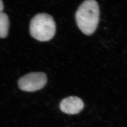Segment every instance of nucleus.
<instances>
[{
    "instance_id": "obj_1",
    "label": "nucleus",
    "mask_w": 127,
    "mask_h": 127,
    "mask_svg": "<svg viewBox=\"0 0 127 127\" xmlns=\"http://www.w3.org/2000/svg\"><path fill=\"white\" fill-rule=\"evenodd\" d=\"M99 8L95 0H86L76 11L77 25L84 34L90 35L97 27L99 20Z\"/></svg>"
},
{
    "instance_id": "obj_2",
    "label": "nucleus",
    "mask_w": 127,
    "mask_h": 127,
    "mask_svg": "<svg viewBox=\"0 0 127 127\" xmlns=\"http://www.w3.org/2000/svg\"><path fill=\"white\" fill-rule=\"evenodd\" d=\"M29 29L30 34L34 39L40 41H47L54 36L56 25L50 15L39 13L32 18Z\"/></svg>"
},
{
    "instance_id": "obj_3",
    "label": "nucleus",
    "mask_w": 127,
    "mask_h": 127,
    "mask_svg": "<svg viewBox=\"0 0 127 127\" xmlns=\"http://www.w3.org/2000/svg\"><path fill=\"white\" fill-rule=\"evenodd\" d=\"M47 82V77L45 73L33 72L29 73L20 78L18 86L22 91L34 92L41 90Z\"/></svg>"
},
{
    "instance_id": "obj_4",
    "label": "nucleus",
    "mask_w": 127,
    "mask_h": 127,
    "mask_svg": "<svg viewBox=\"0 0 127 127\" xmlns=\"http://www.w3.org/2000/svg\"><path fill=\"white\" fill-rule=\"evenodd\" d=\"M59 107L61 111L65 114H75L82 111L84 107V104L80 98L71 96L62 100Z\"/></svg>"
},
{
    "instance_id": "obj_5",
    "label": "nucleus",
    "mask_w": 127,
    "mask_h": 127,
    "mask_svg": "<svg viewBox=\"0 0 127 127\" xmlns=\"http://www.w3.org/2000/svg\"><path fill=\"white\" fill-rule=\"evenodd\" d=\"M9 18L5 13L0 14V38H5L7 36L9 29Z\"/></svg>"
},
{
    "instance_id": "obj_6",
    "label": "nucleus",
    "mask_w": 127,
    "mask_h": 127,
    "mask_svg": "<svg viewBox=\"0 0 127 127\" xmlns=\"http://www.w3.org/2000/svg\"><path fill=\"white\" fill-rule=\"evenodd\" d=\"M4 9V5L3 2L1 0H0V14L2 12V11Z\"/></svg>"
}]
</instances>
